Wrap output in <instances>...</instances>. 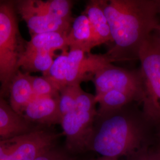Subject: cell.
I'll use <instances>...</instances> for the list:
<instances>
[{"instance_id": "1", "label": "cell", "mask_w": 160, "mask_h": 160, "mask_svg": "<svg viewBox=\"0 0 160 160\" xmlns=\"http://www.w3.org/2000/svg\"><path fill=\"white\" fill-rule=\"evenodd\" d=\"M101 1L114 43L107 55L113 62L138 59L160 22L157 0Z\"/></svg>"}, {"instance_id": "2", "label": "cell", "mask_w": 160, "mask_h": 160, "mask_svg": "<svg viewBox=\"0 0 160 160\" xmlns=\"http://www.w3.org/2000/svg\"><path fill=\"white\" fill-rule=\"evenodd\" d=\"M125 108V107H124ZM120 110L97 116L89 149L102 157L118 158L135 152L145 138L143 125L133 115Z\"/></svg>"}, {"instance_id": "3", "label": "cell", "mask_w": 160, "mask_h": 160, "mask_svg": "<svg viewBox=\"0 0 160 160\" xmlns=\"http://www.w3.org/2000/svg\"><path fill=\"white\" fill-rule=\"evenodd\" d=\"M14 2L0 1V97L8 93L26 44L19 32Z\"/></svg>"}, {"instance_id": "4", "label": "cell", "mask_w": 160, "mask_h": 160, "mask_svg": "<svg viewBox=\"0 0 160 160\" xmlns=\"http://www.w3.org/2000/svg\"><path fill=\"white\" fill-rule=\"evenodd\" d=\"M138 59L141 62L143 84L141 103L146 120L160 122V43L151 34L139 48Z\"/></svg>"}, {"instance_id": "5", "label": "cell", "mask_w": 160, "mask_h": 160, "mask_svg": "<svg viewBox=\"0 0 160 160\" xmlns=\"http://www.w3.org/2000/svg\"><path fill=\"white\" fill-rule=\"evenodd\" d=\"M96 106L77 102L75 109L62 118L61 125L66 138V146L72 152L89 149L97 118Z\"/></svg>"}, {"instance_id": "6", "label": "cell", "mask_w": 160, "mask_h": 160, "mask_svg": "<svg viewBox=\"0 0 160 160\" xmlns=\"http://www.w3.org/2000/svg\"><path fill=\"white\" fill-rule=\"evenodd\" d=\"M95 86V97L110 90L129 93L141 102L143 97V84L140 69L130 71L108 65L99 70L92 78Z\"/></svg>"}, {"instance_id": "7", "label": "cell", "mask_w": 160, "mask_h": 160, "mask_svg": "<svg viewBox=\"0 0 160 160\" xmlns=\"http://www.w3.org/2000/svg\"><path fill=\"white\" fill-rule=\"evenodd\" d=\"M113 62L107 53L104 55L86 53L84 51L69 48L67 60V86L80 85L92 78L103 67Z\"/></svg>"}, {"instance_id": "8", "label": "cell", "mask_w": 160, "mask_h": 160, "mask_svg": "<svg viewBox=\"0 0 160 160\" xmlns=\"http://www.w3.org/2000/svg\"><path fill=\"white\" fill-rule=\"evenodd\" d=\"M16 10L26 23L31 36L47 32L68 33L73 22L52 17L42 12L34 0L14 2Z\"/></svg>"}, {"instance_id": "9", "label": "cell", "mask_w": 160, "mask_h": 160, "mask_svg": "<svg viewBox=\"0 0 160 160\" xmlns=\"http://www.w3.org/2000/svg\"><path fill=\"white\" fill-rule=\"evenodd\" d=\"M58 135L45 129L35 128L12 138L14 147L10 160H35L55 147Z\"/></svg>"}, {"instance_id": "10", "label": "cell", "mask_w": 160, "mask_h": 160, "mask_svg": "<svg viewBox=\"0 0 160 160\" xmlns=\"http://www.w3.org/2000/svg\"><path fill=\"white\" fill-rule=\"evenodd\" d=\"M59 97H35L23 112L24 119L31 123L51 125L61 123Z\"/></svg>"}, {"instance_id": "11", "label": "cell", "mask_w": 160, "mask_h": 160, "mask_svg": "<svg viewBox=\"0 0 160 160\" xmlns=\"http://www.w3.org/2000/svg\"><path fill=\"white\" fill-rule=\"evenodd\" d=\"M33 124L16 113L10 104L0 97V137L10 139L34 129Z\"/></svg>"}, {"instance_id": "12", "label": "cell", "mask_w": 160, "mask_h": 160, "mask_svg": "<svg viewBox=\"0 0 160 160\" xmlns=\"http://www.w3.org/2000/svg\"><path fill=\"white\" fill-rule=\"evenodd\" d=\"M88 17L92 32V46L112 42L108 20L104 14L101 0L90 1L82 12Z\"/></svg>"}, {"instance_id": "13", "label": "cell", "mask_w": 160, "mask_h": 160, "mask_svg": "<svg viewBox=\"0 0 160 160\" xmlns=\"http://www.w3.org/2000/svg\"><path fill=\"white\" fill-rule=\"evenodd\" d=\"M10 105L18 114L23 116V112L36 97L31 84L30 74L18 69L10 82Z\"/></svg>"}, {"instance_id": "14", "label": "cell", "mask_w": 160, "mask_h": 160, "mask_svg": "<svg viewBox=\"0 0 160 160\" xmlns=\"http://www.w3.org/2000/svg\"><path fill=\"white\" fill-rule=\"evenodd\" d=\"M69 48H76L86 53H90L92 46V32L89 20L82 13L74 19L68 36Z\"/></svg>"}, {"instance_id": "15", "label": "cell", "mask_w": 160, "mask_h": 160, "mask_svg": "<svg viewBox=\"0 0 160 160\" xmlns=\"http://www.w3.org/2000/svg\"><path fill=\"white\" fill-rule=\"evenodd\" d=\"M68 33L47 32L31 36L26 42L25 49L53 53L57 50H68Z\"/></svg>"}, {"instance_id": "16", "label": "cell", "mask_w": 160, "mask_h": 160, "mask_svg": "<svg viewBox=\"0 0 160 160\" xmlns=\"http://www.w3.org/2000/svg\"><path fill=\"white\" fill-rule=\"evenodd\" d=\"M54 54L48 52L24 49L18 60L17 68L22 69L28 74L34 72L43 74L51 67L54 61Z\"/></svg>"}, {"instance_id": "17", "label": "cell", "mask_w": 160, "mask_h": 160, "mask_svg": "<svg viewBox=\"0 0 160 160\" xmlns=\"http://www.w3.org/2000/svg\"><path fill=\"white\" fill-rule=\"evenodd\" d=\"M95 97L98 104L97 116H102L119 110L126 106L129 103L137 101L134 96L118 90H110L100 96Z\"/></svg>"}, {"instance_id": "18", "label": "cell", "mask_w": 160, "mask_h": 160, "mask_svg": "<svg viewBox=\"0 0 160 160\" xmlns=\"http://www.w3.org/2000/svg\"><path fill=\"white\" fill-rule=\"evenodd\" d=\"M68 50H64L58 56L49 69L43 74L59 92L67 86V60Z\"/></svg>"}, {"instance_id": "19", "label": "cell", "mask_w": 160, "mask_h": 160, "mask_svg": "<svg viewBox=\"0 0 160 160\" xmlns=\"http://www.w3.org/2000/svg\"><path fill=\"white\" fill-rule=\"evenodd\" d=\"M36 5L42 12L52 17L73 22L72 17V1L69 0H34Z\"/></svg>"}, {"instance_id": "20", "label": "cell", "mask_w": 160, "mask_h": 160, "mask_svg": "<svg viewBox=\"0 0 160 160\" xmlns=\"http://www.w3.org/2000/svg\"><path fill=\"white\" fill-rule=\"evenodd\" d=\"M82 89L80 85L67 86L59 92V108L61 118L74 110L77 100Z\"/></svg>"}, {"instance_id": "21", "label": "cell", "mask_w": 160, "mask_h": 160, "mask_svg": "<svg viewBox=\"0 0 160 160\" xmlns=\"http://www.w3.org/2000/svg\"><path fill=\"white\" fill-rule=\"evenodd\" d=\"M30 81L36 97H59V92L44 76L30 75Z\"/></svg>"}, {"instance_id": "22", "label": "cell", "mask_w": 160, "mask_h": 160, "mask_svg": "<svg viewBox=\"0 0 160 160\" xmlns=\"http://www.w3.org/2000/svg\"><path fill=\"white\" fill-rule=\"evenodd\" d=\"M35 160H73L68 155L65 154L55 147L46 151Z\"/></svg>"}, {"instance_id": "23", "label": "cell", "mask_w": 160, "mask_h": 160, "mask_svg": "<svg viewBox=\"0 0 160 160\" xmlns=\"http://www.w3.org/2000/svg\"><path fill=\"white\" fill-rule=\"evenodd\" d=\"M14 147L13 138L0 140V159L11 152Z\"/></svg>"}, {"instance_id": "24", "label": "cell", "mask_w": 160, "mask_h": 160, "mask_svg": "<svg viewBox=\"0 0 160 160\" xmlns=\"http://www.w3.org/2000/svg\"><path fill=\"white\" fill-rule=\"evenodd\" d=\"M153 34L154 35L157 40H158V42L160 43V21L154 32H153Z\"/></svg>"}, {"instance_id": "25", "label": "cell", "mask_w": 160, "mask_h": 160, "mask_svg": "<svg viewBox=\"0 0 160 160\" xmlns=\"http://www.w3.org/2000/svg\"><path fill=\"white\" fill-rule=\"evenodd\" d=\"M147 160H160V157L157 154L149 157L148 159H147Z\"/></svg>"}, {"instance_id": "26", "label": "cell", "mask_w": 160, "mask_h": 160, "mask_svg": "<svg viewBox=\"0 0 160 160\" xmlns=\"http://www.w3.org/2000/svg\"><path fill=\"white\" fill-rule=\"evenodd\" d=\"M13 149V148H12ZM12 151H11V152H10L9 154L8 155H7L6 157H4V158H1V159H0V160H10V155H11V153H12Z\"/></svg>"}, {"instance_id": "27", "label": "cell", "mask_w": 160, "mask_h": 160, "mask_svg": "<svg viewBox=\"0 0 160 160\" xmlns=\"http://www.w3.org/2000/svg\"><path fill=\"white\" fill-rule=\"evenodd\" d=\"M157 4H158V13L160 16V0L157 1Z\"/></svg>"}, {"instance_id": "28", "label": "cell", "mask_w": 160, "mask_h": 160, "mask_svg": "<svg viewBox=\"0 0 160 160\" xmlns=\"http://www.w3.org/2000/svg\"><path fill=\"white\" fill-rule=\"evenodd\" d=\"M158 156H159V157H160V152H159V153H158Z\"/></svg>"}, {"instance_id": "29", "label": "cell", "mask_w": 160, "mask_h": 160, "mask_svg": "<svg viewBox=\"0 0 160 160\" xmlns=\"http://www.w3.org/2000/svg\"><path fill=\"white\" fill-rule=\"evenodd\" d=\"M1 139H2V138H1V137H0V140H1Z\"/></svg>"}]
</instances>
